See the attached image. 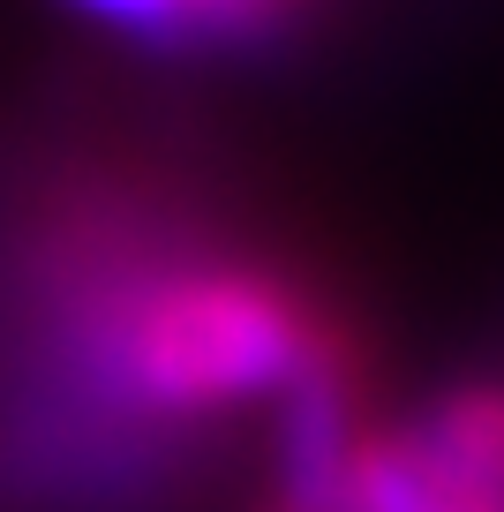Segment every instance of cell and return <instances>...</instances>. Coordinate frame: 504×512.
Here are the masks:
<instances>
[{"mask_svg": "<svg viewBox=\"0 0 504 512\" xmlns=\"http://www.w3.org/2000/svg\"><path fill=\"white\" fill-rule=\"evenodd\" d=\"M76 369L106 400L166 422H204L241 400H279L339 347V317L301 279L234 256L98 249L61 287Z\"/></svg>", "mask_w": 504, "mask_h": 512, "instance_id": "1", "label": "cell"}, {"mask_svg": "<svg viewBox=\"0 0 504 512\" xmlns=\"http://www.w3.org/2000/svg\"><path fill=\"white\" fill-rule=\"evenodd\" d=\"M362 445V354L339 339L279 392V512H347Z\"/></svg>", "mask_w": 504, "mask_h": 512, "instance_id": "2", "label": "cell"}, {"mask_svg": "<svg viewBox=\"0 0 504 512\" xmlns=\"http://www.w3.org/2000/svg\"><path fill=\"white\" fill-rule=\"evenodd\" d=\"M347 512H504L497 497H474L459 482H444L407 437H369L354 460Z\"/></svg>", "mask_w": 504, "mask_h": 512, "instance_id": "3", "label": "cell"}, {"mask_svg": "<svg viewBox=\"0 0 504 512\" xmlns=\"http://www.w3.org/2000/svg\"><path fill=\"white\" fill-rule=\"evenodd\" d=\"M271 512H279V505H271Z\"/></svg>", "mask_w": 504, "mask_h": 512, "instance_id": "4", "label": "cell"}]
</instances>
